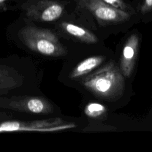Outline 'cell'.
Listing matches in <instances>:
<instances>
[{
    "label": "cell",
    "instance_id": "6",
    "mask_svg": "<svg viewBox=\"0 0 152 152\" xmlns=\"http://www.w3.org/2000/svg\"><path fill=\"white\" fill-rule=\"evenodd\" d=\"M80 3L100 23H118L125 21L130 17L129 12L116 8L103 1L81 0Z\"/></svg>",
    "mask_w": 152,
    "mask_h": 152
},
{
    "label": "cell",
    "instance_id": "17",
    "mask_svg": "<svg viewBox=\"0 0 152 152\" xmlns=\"http://www.w3.org/2000/svg\"><path fill=\"white\" fill-rule=\"evenodd\" d=\"M94 1H102V0H94Z\"/></svg>",
    "mask_w": 152,
    "mask_h": 152
},
{
    "label": "cell",
    "instance_id": "16",
    "mask_svg": "<svg viewBox=\"0 0 152 152\" xmlns=\"http://www.w3.org/2000/svg\"><path fill=\"white\" fill-rule=\"evenodd\" d=\"M4 0H0V2H2V1H4Z\"/></svg>",
    "mask_w": 152,
    "mask_h": 152
},
{
    "label": "cell",
    "instance_id": "11",
    "mask_svg": "<svg viewBox=\"0 0 152 152\" xmlns=\"http://www.w3.org/2000/svg\"><path fill=\"white\" fill-rule=\"evenodd\" d=\"M84 112L89 118H97L106 112V107L101 103L90 102L85 106Z\"/></svg>",
    "mask_w": 152,
    "mask_h": 152
},
{
    "label": "cell",
    "instance_id": "13",
    "mask_svg": "<svg viewBox=\"0 0 152 152\" xmlns=\"http://www.w3.org/2000/svg\"><path fill=\"white\" fill-rule=\"evenodd\" d=\"M140 10L143 14L152 11V0H144L141 6Z\"/></svg>",
    "mask_w": 152,
    "mask_h": 152
},
{
    "label": "cell",
    "instance_id": "12",
    "mask_svg": "<svg viewBox=\"0 0 152 152\" xmlns=\"http://www.w3.org/2000/svg\"><path fill=\"white\" fill-rule=\"evenodd\" d=\"M105 3L109 4L116 8L128 11L130 10V8L124 2L123 0H103Z\"/></svg>",
    "mask_w": 152,
    "mask_h": 152
},
{
    "label": "cell",
    "instance_id": "14",
    "mask_svg": "<svg viewBox=\"0 0 152 152\" xmlns=\"http://www.w3.org/2000/svg\"><path fill=\"white\" fill-rule=\"evenodd\" d=\"M12 115L5 111H0V121L12 119Z\"/></svg>",
    "mask_w": 152,
    "mask_h": 152
},
{
    "label": "cell",
    "instance_id": "2",
    "mask_svg": "<svg viewBox=\"0 0 152 152\" xmlns=\"http://www.w3.org/2000/svg\"><path fill=\"white\" fill-rule=\"evenodd\" d=\"M18 48L39 58H56L66 55L67 50L53 31L33 27H25L12 38Z\"/></svg>",
    "mask_w": 152,
    "mask_h": 152
},
{
    "label": "cell",
    "instance_id": "4",
    "mask_svg": "<svg viewBox=\"0 0 152 152\" xmlns=\"http://www.w3.org/2000/svg\"><path fill=\"white\" fill-rule=\"evenodd\" d=\"M0 110L27 115L46 116L55 112L52 102L42 94L0 96Z\"/></svg>",
    "mask_w": 152,
    "mask_h": 152
},
{
    "label": "cell",
    "instance_id": "3",
    "mask_svg": "<svg viewBox=\"0 0 152 152\" xmlns=\"http://www.w3.org/2000/svg\"><path fill=\"white\" fill-rule=\"evenodd\" d=\"M81 82L88 91L105 100L118 99L125 88L124 75L113 61L86 75Z\"/></svg>",
    "mask_w": 152,
    "mask_h": 152
},
{
    "label": "cell",
    "instance_id": "8",
    "mask_svg": "<svg viewBox=\"0 0 152 152\" xmlns=\"http://www.w3.org/2000/svg\"><path fill=\"white\" fill-rule=\"evenodd\" d=\"M105 56L102 55L88 57L79 62L71 71L69 77L74 79L84 76L99 66L104 60Z\"/></svg>",
    "mask_w": 152,
    "mask_h": 152
},
{
    "label": "cell",
    "instance_id": "7",
    "mask_svg": "<svg viewBox=\"0 0 152 152\" xmlns=\"http://www.w3.org/2000/svg\"><path fill=\"white\" fill-rule=\"evenodd\" d=\"M139 46V37L132 34L126 41L120 60V69L124 77L129 78L134 68Z\"/></svg>",
    "mask_w": 152,
    "mask_h": 152
},
{
    "label": "cell",
    "instance_id": "15",
    "mask_svg": "<svg viewBox=\"0 0 152 152\" xmlns=\"http://www.w3.org/2000/svg\"><path fill=\"white\" fill-rule=\"evenodd\" d=\"M4 95H8V93L5 91H0V96H4Z\"/></svg>",
    "mask_w": 152,
    "mask_h": 152
},
{
    "label": "cell",
    "instance_id": "5",
    "mask_svg": "<svg viewBox=\"0 0 152 152\" xmlns=\"http://www.w3.org/2000/svg\"><path fill=\"white\" fill-rule=\"evenodd\" d=\"M76 125L61 118L22 121L9 119L0 121V133L13 132H50L73 128Z\"/></svg>",
    "mask_w": 152,
    "mask_h": 152
},
{
    "label": "cell",
    "instance_id": "10",
    "mask_svg": "<svg viewBox=\"0 0 152 152\" xmlns=\"http://www.w3.org/2000/svg\"><path fill=\"white\" fill-rule=\"evenodd\" d=\"M63 7L59 4H53L46 8L41 14L40 18L43 21H52L58 18L62 14Z\"/></svg>",
    "mask_w": 152,
    "mask_h": 152
},
{
    "label": "cell",
    "instance_id": "1",
    "mask_svg": "<svg viewBox=\"0 0 152 152\" xmlns=\"http://www.w3.org/2000/svg\"><path fill=\"white\" fill-rule=\"evenodd\" d=\"M40 69L27 56L17 55L0 58V91L8 95L42 94Z\"/></svg>",
    "mask_w": 152,
    "mask_h": 152
},
{
    "label": "cell",
    "instance_id": "9",
    "mask_svg": "<svg viewBox=\"0 0 152 152\" xmlns=\"http://www.w3.org/2000/svg\"><path fill=\"white\" fill-rule=\"evenodd\" d=\"M62 27L69 34L87 43H96L99 40L95 34L89 30L70 23H63Z\"/></svg>",
    "mask_w": 152,
    "mask_h": 152
}]
</instances>
